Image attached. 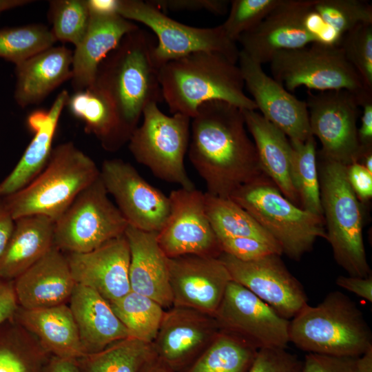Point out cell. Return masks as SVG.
<instances>
[{
    "instance_id": "6da1fadb",
    "label": "cell",
    "mask_w": 372,
    "mask_h": 372,
    "mask_svg": "<svg viewBox=\"0 0 372 372\" xmlns=\"http://www.w3.org/2000/svg\"><path fill=\"white\" fill-rule=\"evenodd\" d=\"M191 121L189 158L207 193L229 198L243 185L266 176L241 109L208 101L198 107Z\"/></svg>"
},
{
    "instance_id": "7a4b0ae2",
    "label": "cell",
    "mask_w": 372,
    "mask_h": 372,
    "mask_svg": "<svg viewBox=\"0 0 372 372\" xmlns=\"http://www.w3.org/2000/svg\"><path fill=\"white\" fill-rule=\"evenodd\" d=\"M150 36L139 27L127 34L101 63L94 83L110 99L127 142L145 108L163 101Z\"/></svg>"
},
{
    "instance_id": "3957f363",
    "label": "cell",
    "mask_w": 372,
    "mask_h": 372,
    "mask_svg": "<svg viewBox=\"0 0 372 372\" xmlns=\"http://www.w3.org/2000/svg\"><path fill=\"white\" fill-rule=\"evenodd\" d=\"M158 77L163 101L172 114L192 118L200 105L211 101L257 109L244 92L238 65L218 52H198L169 61L159 69Z\"/></svg>"
},
{
    "instance_id": "277c9868",
    "label": "cell",
    "mask_w": 372,
    "mask_h": 372,
    "mask_svg": "<svg viewBox=\"0 0 372 372\" xmlns=\"http://www.w3.org/2000/svg\"><path fill=\"white\" fill-rule=\"evenodd\" d=\"M289 335V342L308 353L356 358L372 347L363 313L338 291L316 306L304 305L290 321Z\"/></svg>"
},
{
    "instance_id": "5b68a950",
    "label": "cell",
    "mask_w": 372,
    "mask_h": 372,
    "mask_svg": "<svg viewBox=\"0 0 372 372\" xmlns=\"http://www.w3.org/2000/svg\"><path fill=\"white\" fill-rule=\"evenodd\" d=\"M99 176L95 162L67 142L53 148L45 168L29 184L1 199L14 220L38 215L56 222Z\"/></svg>"
},
{
    "instance_id": "8992f818",
    "label": "cell",
    "mask_w": 372,
    "mask_h": 372,
    "mask_svg": "<svg viewBox=\"0 0 372 372\" xmlns=\"http://www.w3.org/2000/svg\"><path fill=\"white\" fill-rule=\"evenodd\" d=\"M321 158L318 177L326 240L335 260L349 276L368 277L371 270L363 240L361 206L349 183L347 166Z\"/></svg>"
},
{
    "instance_id": "52a82bcc",
    "label": "cell",
    "mask_w": 372,
    "mask_h": 372,
    "mask_svg": "<svg viewBox=\"0 0 372 372\" xmlns=\"http://www.w3.org/2000/svg\"><path fill=\"white\" fill-rule=\"evenodd\" d=\"M229 198L245 209L291 259L299 260L318 238L327 239L323 217L292 203L267 176L243 185Z\"/></svg>"
},
{
    "instance_id": "ba28073f",
    "label": "cell",
    "mask_w": 372,
    "mask_h": 372,
    "mask_svg": "<svg viewBox=\"0 0 372 372\" xmlns=\"http://www.w3.org/2000/svg\"><path fill=\"white\" fill-rule=\"evenodd\" d=\"M142 124L129 139V149L135 160L162 180L194 189L186 171L184 158L189 141L191 118L182 114L168 116L157 103L148 105Z\"/></svg>"
},
{
    "instance_id": "9c48e42d",
    "label": "cell",
    "mask_w": 372,
    "mask_h": 372,
    "mask_svg": "<svg viewBox=\"0 0 372 372\" xmlns=\"http://www.w3.org/2000/svg\"><path fill=\"white\" fill-rule=\"evenodd\" d=\"M117 12L151 29L158 39L152 59L159 70L167 63L198 52L220 53L237 63L240 50L221 25L196 28L180 23L164 14L149 1L118 0Z\"/></svg>"
},
{
    "instance_id": "30bf717a",
    "label": "cell",
    "mask_w": 372,
    "mask_h": 372,
    "mask_svg": "<svg viewBox=\"0 0 372 372\" xmlns=\"http://www.w3.org/2000/svg\"><path fill=\"white\" fill-rule=\"evenodd\" d=\"M269 63L273 78L287 90L304 86L320 92L345 90L358 96L372 92L365 87L340 45L313 43L280 51Z\"/></svg>"
},
{
    "instance_id": "8fae6325",
    "label": "cell",
    "mask_w": 372,
    "mask_h": 372,
    "mask_svg": "<svg viewBox=\"0 0 372 372\" xmlns=\"http://www.w3.org/2000/svg\"><path fill=\"white\" fill-rule=\"evenodd\" d=\"M99 176L55 222L54 244L63 253H85L124 235L128 223Z\"/></svg>"
},
{
    "instance_id": "7c38bea8",
    "label": "cell",
    "mask_w": 372,
    "mask_h": 372,
    "mask_svg": "<svg viewBox=\"0 0 372 372\" xmlns=\"http://www.w3.org/2000/svg\"><path fill=\"white\" fill-rule=\"evenodd\" d=\"M306 103L311 134L322 144L320 156L347 166L372 148H363L359 141L358 95L345 90L309 91Z\"/></svg>"
},
{
    "instance_id": "4fadbf2b",
    "label": "cell",
    "mask_w": 372,
    "mask_h": 372,
    "mask_svg": "<svg viewBox=\"0 0 372 372\" xmlns=\"http://www.w3.org/2000/svg\"><path fill=\"white\" fill-rule=\"evenodd\" d=\"M214 317L220 329L256 349H287L289 322L249 290L231 280Z\"/></svg>"
},
{
    "instance_id": "5bb4252c",
    "label": "cell",
    "mask_w": 372,
    "mask_h": 372,
    "mask_svg": "<svg viewBox=\"0 0 372 372\" xmlns=\"http://www.w3.org/2000/svg\"><path fill=\"white\" fill-rule=\"evenodd\" d=\"M168 218L157 233L158 243L167 258L196 255L218 258V239L205 210V193L180 187L168 196Z\"/></svg>"
},
{
    "instance_id": "9a60e30c",
    "label": "cell",
    "mask_w": 372,
    "mask_h": 372,
    "mask_svg": "<svg viewBox=\"0 0 372 372\" xmlns=\"http://www.w3.org/2000/svg\"><path fill=\"white\" fill-rule=\"evenodd\" d=\"M100 177L128 225L147 232L162 229L169 214V197L147 182L134 166L118 158L105 160Z\"/></svg>"
},
{
    "instance_id": "2e32d148",
    "label": "cell",
    "mask_w": 372,
    "mask_h": 372,
    "mask_svg": "<svg viewBox=\"0 0 372 372\" xmlns=\"http://www.w3.org/2000/svg\"><path fill=\"white\" fill-rule=\"evenodd\" d=\"M280 256L271 254L257 260L242 261L222 252L218 258L232 281L289 320L308 304V299L302 285L286 267Z\"/></svg>"
},
{
    "instance_id": "e0dca14e",
    "label": "cell",
    "mask_w": 372,
    "mask_h": 372,
    "mask_svg": "<svg viewBox=\"0 0 372 372\" xmlns=\"http://www.w3.org/2000/svg\"><path fill=\"white\" fill-rule=\"evenodd\" d=\"M168 271L174 307L214 316L231 280L218 257L185 255L168 258Z\"/></svg>"
},
{
    "instance_id": "ac0fdd59",
    "label": "cell",
    "mask_w": 372,
    "mask_h": 372,
    "mask_svg": "<svg viewBox=\"0 0 372 372\" xmlns=\"http://www.w3.org/2000/svg\"><path fill=\"white\" fill-rule=\"evenodd\" d=\"M315 0H281L256 28L236 41L242 51L260 64L269 63L280 51L303 48L316 43L305 26Z\"/></svg>"
},
{
    "instance_id": "d6986e66",
    "label": "cell",
    "mask_w": 372,
    "mask_h": 372,
    "mask_svg": "<svg viewBox=\"0 0 372 372\" xmlns=\"http://www.w3.org/2000/svg\"><path fill=\"white\" fill-rule=\"evenodd\" d=\"M238 62L245 86L260 114L282 131L289 141H304L311 134L306 101L292 95L268 76L261 64L242 50Z\"/></svg>"
},
{
    "instance_id": "ffe728a7",
    "label": "cell",
    "mask_w": 372,
    "mask_h": 372,
    "mask_svg": "<svg viewBox=\"0 0 372 372\" xmlns=\"http://www.w3.org/2000/svg\"><path fill=\"white\" fill-rule=\"evenodd\" d=\"M65 256L75 283L94 290L109 302L131 291L130 254L125 234L92 251Z\"/></svg>"
},
{
    "instance_id": "44dd1931",
    "label": "cell",
    "mask_w": 372,
    "mask_h": 372,
    "mask_svg": "<svg viewBox=\"0 0 372 372\" xmlns=\"http://www.w3.org/2000/svg\"><path fill=\"white\" fill-rule=\"evenodd\" d=\"M13 285L19 307L37 309L66 304L76 283L66 256L54 246Z\"/></svg>"
},
{
    "instance_id": "7402d4cb",
    "label": "cell",
    "mask_w": 372,
    "mask_h": 372,
    "mask_svg": "<svg viewBox=\"0 0 372 372\" xmlns=\"http://www.w3.org/2000/svg\"><path fill=\"white\" fill-rule=\"evenodd\" d=\"M69 94L61 91L50 108L35 110L27 116L26 125L34 136L17 164L0 183V198L14 194L29 184L46 166L63 109Z\"/></svg>"
},
{
    "instance_id": "603a6c76",
    "label": "cell",
    "mask_w": 372,
    "mask_h": 372,
    "mask_svg": "<svg viewBox=\"0 0 372 372\" xmlns=\"http://www.w3.org/2000/svg\"><path fill=\"white\" fill-rule=\"evenodd\" d=\"M156 234L127 226L125 236L130 254V285L131 291L168 308L173 304L168 258L160 247Z\"/></svg>"
},
{
    "instance_id": "cb8c5ba5",
    "label": "cell",
    "mask_w": 372,
    "mask_h": 372,
    "mask_svg": "<svg viewBox=\"0 0 372 372\" xmlns=\"http://www.w3.org/2000/svg\"><path fill=\"white\" fill-rule=\"evenodd\" d=\"M138 28L118 14H90L86 32L72 55V85L74 92L85 90L95 81L103 59L129 32Z\"/></svg>"
},
{
    "instance_id": "d4e9b609",
    "label": "cell",
    "mask_w": 372,
    "mask_h": 372,
    "mask_svg": "<svg viewBox=\"0 0 372 372\" xmlns=\"http://www.w3.org/2000/svg\"><path fill=\"white\" fill-rule=\"evenodd\" d=\"M73 52L65 46H52L15 65L14 99L19 106L39 104L72 78Z\"/></svg>"
},
{
    "instance_id": "484cf974",
    "label": "cell",
    "mask_w": 372,
    "mask_h": 372,
    "mask_svg": "<svg viewBox=\"0 0 372 372\" xmlns=\"http://www.w3.org/2000/svg\"><path fill=\"white\" fill-rule=\"evenodd\" d=\"M13 319L35 335L40 347L52 356L78 360L86 355L67 304L37 309L19 307Z\"/></svg>"
},
{
    "instance_id": "4316f807",
    "label": "cell",
    "mask_w": 372,
    "mask_h": 372,
    "mask_svg": "<svg viewBox=\"0 0 372 372\" xmlns=\"http://www.w3.org/2000/svg\"><path fill=\"white\" fill-rule=\"evenodd\" d=\"M69 307L86 354L130 337L109 302L94 290L76 284Z\"/></svg>"
},
{
    "instance_id": "83f0119b",
    "label": "cell",
    "mask_w": 372,
    "mask_h": 372,
    "mask_svg": "<svg viewBox=\"0 0 372 372\" xmlns=\"http://www.w3.org/2000/svg\"><path fill=\"white\" fill-rule=\"evenodd\" d=\"M220 331L214 316L189 308L174 307L165 312L153 342L164 359L174 362L210 344Z\"/></svg>"
},
{
    "instance_id": "f1b7e54d",
    "label": "cell",
    "mask_w": 372,
    "mask_h": 372,
    "mask_svg": "<svg viewBox=\"0 0 372 372\" xmlns=\"http://www.w3.org/2000/svg\"><path fill=\"white\" fill-rule=\"evenodd\" d=\"M242 110L265 174L285 198L301 207L291 177V146L287 136L255 110Z\"/></svg>"
},
{
    "instance_id": "f546056e",
    "label": "cell",
    "mask_w": 372,
    "mask_h": 372,
    "mask_svg": "<svg viewBox=\"0 0 372 372\" xmlns=\"http://www.w3.org/2000/svg\"><path fill=\"white\" fill-rule=\"evenodd\" d=\"M54 222L43 216L15 220L10 239L0 256V278L14 280L54 246Z\"/></svg>"
},
{
    "instance_id": "4dcf8cb0",
    "label": "cell",
    "mask_w": 372,
    "mask_h": 372,
    "mask_svg": "<svg viewBox=\"0 0 372 372\" xmlns=\"http://www.w3.org/2000/svg\"><path fill=\"white\" fill-rule=\"evenodd\" d=\"M70 114L84 123L85 131L95 136L107 151L115 152L125 143L116 111L106 94L95 84L69 96Z\"/></svg>"
},
{
    "instance_id": "1f68e13d",
    "label": "cell",
    "mask_w": 372,
    "mask_h": 372,
    "mask_svg": "<svg viewBox=\"0 0 372 372\" xmlns=\"http://www.w3.org/2000/svg\"><path fill=\"white\" fill-rule=\"evenodd\" d=\"M205 210L218 239L245 237L282 249L275 239L242 207L230 198L205 193Z\"/></svg>"
},
{
    "instance_id": "d6a6232c",
    "label": "cell",
    "mask_w": 372,
    "mask_h": 372,
    "mask_svg": "<svg viewBox=\"0 0 372 372\" xmlns=\"http://www.w3.org/2000/svg\"><path fill=\"white\" fill-rule=\"evenodd\" d=\"M258 350L240 337L220 330L191 372H245Z\"/></svg>"
},
{
    "instance_id": "836d02e7",
    "label": "cell",
    "mask_w": 372,
    "mask_h": 372,
    "mask_svg": "<svg viewBox=\"0 0 372 372\" xmlns=\"http://www.w3.org/2000/svg\"><path fill=\"white\" fill-rule=\"evenodd\" d=\"M289 141L291 146V177L300 207L323 217L315 137L311 134L304 141Z\"/></svg>"
},
{
    "instance_id": "e575fe53",
    "label": "cell",
    "mask_w": 372,
    "mask_h": 372,
    "mask_svg": "<svg viewBox=\"0 0 372 372\" xmlns=\"http://www.w3.org/2000/svg\"><path fill=\"white\" fill-rule=\"evenodd\" d=\"M109 303L130 337L149 344L154 340L165 314L158 303L132 291Z\"/></svg>"
},
{
    "instance_id": "d590c367",
    "label": "cell",
    "mask_w": 372,
    "mask_h": 372,
    "mask_svg": "<svg viewBox=\"0 0 372 372\" xmlns=\"http://www.w3.org/2000/svg\"><path fill=\"white\" fill-rule=\"evenodd\" d=\"M150 344L128 337L76 360L81 372H138L150 352Z\"/></svg>"
},
{
    "instance_id": "8d00e7d4",
    "label": "cell",
    "mask_w": 372,
    "mask_h": 372,
    "mask_svg": "<svg viewBox=\"0 0 372 372\" xmlns=\"http://www.w3.org/2000/svg\"><path fill=\"white\" fill-rule=\"evenodd\" d=\"M27 331L14 319L0 325V372H42L43 349H30Z\"/></svg>"
},
{
    "instance_id": "74e56055",
    "label": "cell",
    "mask_w": 372,
    "mask_h": 372,
    "mask_svg": "<svg viewBox=\"0 0 372 372\" xmlns=\"http://www.w3.org/2000/svg\"><path fill=\"white\" fill-rule=\"evenodd\" d=\"M335 45L353 28L372 23V6L363 0H316L313 5Z\"/></svg>"
},
{
    "instance_id": "f35d334b",
    "label": "cell",
    "mask_w": 372,
    "mask_h": 372,
    "mask_svg": "<svg viewBox=\"0 0 372 372\" xmlns=\"http://www.w3.org/2000/svg\"><path fill=\"white\" fill-rule=\"evenodd\" d=\"M56 40L43 24H28L0 29V58L15 65L48 49Z\"/></svg>"
},
{
    "instance_id": "ab89813d",
    "label": "cell",
    "mask_w": 372,
    "mask_h": 372,
    "mask_svg": "<svg viewBox=\"0 0 372 372\" xmlns=\"http://www.w3.org/2000/svg\"><path fill=\"white\" fill-rule=\"evenodd\" d=\"M50 29L56 41L68 42L75 47L83 39L90 20L87 0H52L49 1Z\"/></svg>"
},
{
    "instance_id": "60d3db41",
    "label": "cell",
    "mask_w": 372,
    "mask_h": 372,
    "mask_svg": "<svg viewBox=\"0 0 372 372\" xmlns=\"http://www.w3.org/2000/svg\"><path fill=\"white\" fill-rule=\"evenodd\" d=\"M340 46L365 87L372 92V23L361 24L347 32Z\"/></svg>"
},
{
    "instance_id": "b9f144b4",
    "label": "cell",
    "mask_w": 372,
    "mask_h": 372,
    "mask_svg": "<svg viewBox=\"0 0 372 372\" xmlns=\"http://www.w3.org/2000/svg\"><path fill=\"white\" fill-rule=\"evenodd\" d=\"M281 0H233L228 17L221 26L226 35L236 42L250 31L280 3Z\"/></svg>"
},
{
    "instance_id": "7bdbcfd3",
    "label": "cell",
    "mask_w": 372,
    "mask_h": 372,
    "mask_svg": "<svg viewBox=\"0 0 372 372\" xmlns=\"http://www.w3.org/2000/svg\"><path fill=\"white\" fill-rule=\"evenodd\" d=\"M302 361L282 348L258 350L248 372H302Z\"/></svg>"
},
{
    "instance_id": "ee69618b",
    "label": "cell",
    "mask_w": 372,
    "mask_h": 372,
    "mask_svg": "<svg viewBox=\"0 0 372 372\" xmlns=\"http://www.w3.org/2000/svg\"><path fill=\"white\" fill-rule=\"evenodd\" d=\"M218 241L222 252L242 261L257 260L271 254L282 255L275 248L254 238H226Z\"/></svg>"
},
{
    "instance_id": "f6af8a7d",
    "label": "cell",
    "mask_w": 372,
    "mask_h": 372,
    "mask_svg": "<svg viewBox=\"0 0 372 372\" xmlns=\"http://www.w3.org/2000/svg\"><path fill=\"white\" fill-rule=\"evenodd\" d=\"M356 358L307 353L302 372H359Z\"/></svg>"
},
{
    "instance_id": "bcb514c9",
    "label": "cell",
    "mask_w": 372,
    "mask_h": 372,
    "mask_svg": "<svg viewBox=\"0 0 372 372\" xmlns=\"http://www.w3.org/2000/svg\"><path fill=\"white\" fill-rule=\"evenodd\" d=\"M156 6L171 11L207 10L214 14L224 15L229 1L226 0H152Z\"/></svg>"
},
{
    "instance_id": "7dc6e473",
    "label": "cell",
    "mask_w": 372,
    "mask_h": 372,
    "mask_svg": "<svg viewBox=\"0 0 372 372\" xmlns=\"http://www.w3.org/2000/svg\"><path fill=\"white\" fill-rule=\"evenodd\" d=\"M349 183L358 199L369 200L372 196V173L358 162L346 167Z\"/></svg>"
},
{
    "instance_id": "c3c4849f",
    "label": "cell",
    "mask_w": 372,
    "mask_h": 372,
    "mask_svg": "<svg viewBox=\"0 0 372 372\" xmlns=\"http://www.w3.org/2000/svg\"><path fill=\"white\" fill-rule=\"evenodd\" d=\"M358 99L362 109L358 138L361 146L366 149L372 147V93H366Z\"/></svg>"
},
{
    "instance_id": "681fc988",
    "label": "cell",
    "mask_w": 372,
    "mask_h": 372,
    "mask_svg": "<svg viewBox=\"0 0 372 372\" xmlns=\"http://www.w3.org/2000/svg\"><path fill=\"white\" fill-rule=\"evenodd\" d=\"M18 308L13 281L0 278V325L13 319Z\"/></svg>"
},
{
    "instance_id": "f907efd6",
    "label": "cell",
    "mask_w": 372,
    "mask_h": 372,
    "mask_svg": "<svg viewBox=\"0 0 372 372\" xmlns=\"http://www.w3.org/2000/svg\"><path fill=\"white\" fill-rule=\"evenodd\" d=\"M335 283L358 296L372 302V275L366 278L340 276Z\"/></svg>"
},
{
    "instance_id": "816d5d0a",
    "label": "cell",
    "mask_w": 372,
    "mask_h": 372,
    "mask_svg": "<svg viewBox=\"0 0 372 372\" xmlns=\"http://www.w3.org/2000/svg\"><path fill=\"white\" fill-rule=\"evenodd\" d=\"M14 225L15 220L0 198V256L10 239Z\"/></svg>"
},
{
    "instance_id": "f5cc1de1",
    "label": "cell",
    "mask_w": 372,
    "mask_h": 372,
    "mask_svg": "<svg viewBox=\"0 0 372 372\" xmlns=\"http://www.w3.org/2000/svg\"><path fill=\"white\" fill-rule=\"evenodd\" d=\"M42 372H81L76 360L52 356L45 364Z\"/></svg>"
},
{
    "instance_id": "db71d44e",
    "label": "cell",
    "mask_w": 372,
    "mask_h": 372,
    "mask_svg": "<svg viewBox=\"0 0 372 372\" xmlns=\"http://www.w3.org/2000/svg\"><path fill=\"white\" fill-rule=\"evenodd\" d=\"M118 0H87L90 14L111 15L118 14Z\"/></svg>"
},
{
    "instance_id": "11a10c76",
    "label": "cell",
    "mask_w": 372,
    "mask_h": 372,
    "mask_svg": "<svg viewBox=\"0 0 372 372\" xmlns=\"http://www.w3.org/2000/svg\"><path fill=\"white\" fill-rule=\"evenodd\" d=\"M356 366L359 372H372V347L356 358Z\"/></svg>"
},
{
    "instance_id": "9f6ffc18",
    "label": "cell",
    "mask_w": 372,
    "mask_h": 372,
    "mask_svg": "<svg viewBox=\"0 0 372 372\" xmlns=\"http://www.w3.org/2000/svg\"><path fill=\"white\" fill-rule=\"evenodd\" d=\"M32 1L30 0H0V15L7 10L23 6Z\"/></svg>"
}]
</instances>
